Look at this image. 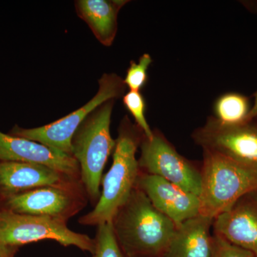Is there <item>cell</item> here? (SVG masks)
I'll return each instance as SVG.
<instances>
[{"instance_id": "11", "label": "cell", "mask_w": 257, "mask_h": 257, "mask_svg": "<svg viewBox=\"0 0 257 257\" xmlns=\"http://www.w3.org/2000/svg\"><path fill=\"white\" fill-rule=\"evenodd\" d=\"M136 187L146 194L157 210L176 225L199 214L200 201L198 196L158 176L140 171Z\"/></svg>"}, {"instance_id": "16", "label": "cell", "mask_w": 257, "mask_h": 257, "mask_svg": "<svg viewBox=\"0 0 257 257\" xmlns=\"http://www.w3.org/2000/svg\"><path fill=\"white\" fill-rule=\"evenodd\" d=\"M251 107L247 96L239 93H226L216 99L214 116L224 124H241L246 121Z\"/></svg>"}, {"instance_id": "20", "label": "cell", "mask_w": 257, "mask_h": 257, "mask_svg": "<svg viewBox=\"0 0 257 257\" xmlns=\"http://www.w3.org/2000/svg\"><path fill=\"white\" fill-rule=\"evenodd\" d=\"M247 250L235 246L223 238L220 235L214 233L212 235V254L211 257H254Z\"/></svg>"}, {"instance_id": "23", "label": "cell", "mask_w": 257, "mask_h": 257, "mask_svg": "<svg viewBox=\"0 0 257 257\" xmlns=\"http://www.w3.org/2000/svg\"><path fill=\"white\" fill-rule=\"evenodd\" d=\"M254 257H257V256H254Z\"/></svg>"}, {"instance_id": "19", "label": "cell", "mask_w": 257, "mask_h": 257, "mask_svg": "<svg viewBox=\"0 0 257 257\" xmlns=\"http://www.w3.org/2000/svg\"><path fill=\"white\" fill-rule=\"evenodd\" d=\"M152 59L149 54H144L140 57L138 63L135 61L130 62V67L126 72L124 82L130 91L140 92L148 80L149 67L151 65Z\"/></svg>"}, {"instance_id": "1", "label": "cell", "mask_w": 257, "mask_h": 257, "mask_svg": "<svg viewBox=\"0 0 257 257\" xmlns=\"http://www.w3.org/2000/svg\"><path fill=\"white\" fill-rule=\"evenodd\" d=\"M111 222L118 244L126 257L162 256L177 227L137 187Z\"/></svg>"}, {"instance_id": "6", "label": "cell", "mask_w": 257, "mask_h": 257, "mask_svg": "<svg viewBox=\"0 0 257 257\" xmlns=\"http://www.w3.org/2000/svg\"><path fill=\"white\" fill-rule=\"evenodd\" d=\"M99 90L85 105L67 116L40 127L24 128L15 126L13 135L27 139L72 156V140L88 116L106 101L124 94V79L117 74H104L99 80Z\"/></svg>"}, {"instance_id": "13", "label": "cell", "mask_w": 257, "mask_h": 257, "mask_svg": "<svg viewBox=\"0 0 257 257\" xmlns=\"http://www.w3.org/2000/svg\"><path fill=\"white\" fill-rule=\"evenodd\" d=\"M82 183L46 166L0 162V190L5 198L49 186Z\"/></svg>"}, {"instance_id": "12", "label": "cell", "mask_w": 257, "mask_h": 257, "mask_svg": "<svg viewBox=\"0 0 257 257\" xmlns=\"http://www.w3.org/2000/svg\"><path fill=\"white\" fill-rule=\"evenodd\" d=\"M214 233L257 256V190L240 198L216 216Z\"/></svg>"}, {"instance_id": "9", "label": "cell", "mask_w": 257, "mask_h": 257, "mask_svg": "<svg viewBox=\"0 0 257 257\" xmlns=\"http://www.w3.org/2000/svg\"><path fill=\"white\" fill-rule=\"evenodd\" d=\"M192 138L203 150L257 164V117L239 125H226L215 116L196 128Z\"/></svg>"}, {"instance_id": "17", "label": "cell", "mask_w": 257, "mask_h": 257, "mask_svg": "<svg viewBox=\"0 0 257 257\" xmlns=\"http://www.w3.org/2000/svg\"><path fill=\"white\" fill-rule=\"evenodd\" d=\"M94 239V251L90 257H126L118 244L111 222L97 226Z\"/></svg>"}, {"instance_id": "15", "label": "cell", "mask_w": 257, "mask_h": 257, "mask_svg": "<svg viewBox=\"0 0 257 257\" xmlns=\"http://www.w3.org/2000/svg\"><path fill=\"white\" fill-rule=\"evenodd\" d=\"M124 0H78L76 8L79 18L92 30L96 38L106 47L112 45L117 32L119 10Z\"/></svg>"}, {"instance_id": "18", "label": "cell", "mask_w": 257, "mask_h": 257, "mask_svg": "<svg viewBox=\"0 0 257 257\" xmlns=\"http://www.w3.org/2000/svg\"><path fill=\"white\" fill-rule=\"evenodd\" d=\"M123 103L127 110L133 115L137 126L141 130L147 138L153 137V130L150 128L145 116V98L140 92L130 91L123 96Z\"/></svg>"}, {"instance_id": "3", "label": "cell", "mask_w": 257, "mask_h": 257, "mask_svg": "<svg viewBox=\"0 0 257 257\" xmlns=\"http://www.w3.org/2000/svg\"><path fill=\"white\" fill-rule=\"evenodd\" d=\"M199 214L215 219L257 190V164L203 150Z\"/></svg>"}, {"instance_id": "21", "label": "cell", "mask_w": 257, "mask_h": 257, "mask_svg": "<svg viewBox=\"0 0 257 257\" xmlns=\"http://www.w3.org/2000/svg\"><path fill=\"white\" fill-rule=\"evenodd\" d=\"M18 247L6 246L0 243V257H15Z\"/></svg>"}, {"instance_id": "10", "label": "cell", "mask_w": 257, "mask_h": 257, "mask_svg": "<svg viewBox=\"0 0 257 257\" xmlns=\"http://www.w3.org/2000/svg\"><path fill=\"white\" fill-rule=\"evenodd\" d=\"M0 162L46 166L81 181L80 167L73 156L42 144L0 132Z\"/></svg>"}, {"instance_id": "7", "label": "cell", "mask_w": 257, "mask_h": 257, "mask_svg": "<svg viewBox=\"0 0 257 257\" xmlns=\"http://www.w3.org/2000/svg\"><path fill=\"white\" fill-rule=\"evenodd\" d=\"M138 160L140 170L148 175H156L199 197L202 184L201 169L178 152L158 130L153 137L144 135Z\"/></svg>"}, {"instance_id": "22", "label": "cell", "mask_w": 257, "mask_h": 257, "mask_svg": "<svg viewBox=\"0 0 257 257\" xmlns=\"http://www.w3.org/2000/svg\"><path fill=\"white\" fill-rule=\"evenodd\" d=\"M253 105L251 106V109H250L249 113H248L247 118H246L245 122H247V121H251V120L257 117V90L253 94Z\"/></svg>"}, {"instance_id": "4", "label": "cell", "mask_w": 257, "mask_h": 257, "mask_svg": "<svg viewBox=\"0 0 257 257\" xmlns=\"http://www.w3.org/2000/svg\"><path fill=\"white\" fill-rule=\"evenodd\" d=\"M114 100L106 101L93 111L72 140V156L80 167L81 182L94 205L101 195L103 170L116 146L110 133Z\"/></svg>"}, {"instance_id": "5", "label": "cell", "mask_w": 257, "mask_h": 257, "mask_svg": "<svg viewBox=\"0 0 257 257\" xmlns=\"http://www.w3.org/2000/svg\"><path fill=\"white\" fill-rule=\"evenodd\" d=\"M42 240H52L63 246H75L91 254L94 251V239L72 231L64 219L0 209L1 244L18 247Z\"/></svg>"}, {"instance_id": "14", "label": "cell", "mask_w": 257, "mask_h": 257, "mask_svg": "<svg viewBox=\"0 0 257 257\" xmlns=\"http://www.w3.org/2000/svg\"><path fill=\"white\" fill-rule=\"evenodd\" d=\"M214 219L199 214L177 225L167 249L161 257H211Z\"/></svg>"}, {"instance_id": "2", "label": "cell", "mask_w": 257, "mask_h": 257, "mask_svg": "<svg viewBox=\"0 0 257 257\" xmlns=\"http://www.w3.org/2000/svg\"><path fill=\"white\" fill-rule=\"evenodd\" d=\"M143 137L141 130L125 116L118 130L112 164L101 180L100 197L93 210L79 218V224L97 226L111 222L127 201L140 174L136 154Z\"/></svg>"}, {"instance_id": "8", "label": "cell", "mask_w": 257, "mask_h": 257, "mask_svg": "<svg viewBox=\"0 0 257 257\" xmlns=\"http://www.w3.org/2000/svg\"><path fill=\"white\" fill-rule=\"evenodd\" d=\"M82 183L49 186L7 198V209L20 214L46 216L68 221L87 205Z\"/></svg>"}]
</instances>
